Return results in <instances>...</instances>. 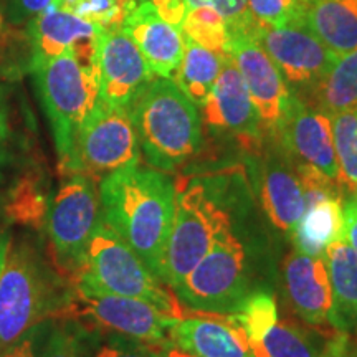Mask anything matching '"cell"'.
Segmentation results:
<instances>
[{"label":"cell","mask_w":357,"mask_h":357,"mask_svg":"<svg viewBox=\"0 0 357 357\" xmlns=\"http://www.w3.org/2000/svg\"><path fill=\"white\" fill-rule=\"evenodd\" d=\"M98 192L102 220L159 280L176 208V184L166 172L132 166L102 177Z\"/></svg>","instance_id":"cell-1"},{"label":"cell","mask_w":357,"mask_h":357,"mask_svg":"<svg viewBox=\"0 0 357 357\" xmlns=\"http://www.w3.org/2000/svg\"><path fill=\"white\" fill-rule=\"evenodd\" d=\"M71 296V281L50 266L29 238L12 242L0 273V351L30 329L61 319Z\"/></svg>","instance_id":"cell-2"},{"label":"cell","mask_w":357,"mask_h":357,"mask_svg":"<svg viewBox=\"0 0 357 357\" xmlns=\"http://www.w3.org/2000/svg\"><path fill=\"white\" fill-rule=\"evenodd\" d=\"M147 166L172 172L199 153L202 119L197 106L171 78L155 77L129 108Z\"/></svg>","instance_id":"cell-3"},{"label":"cell","mask_w":357,"mask_h":357,"mask_svg":"<svg viewBox=\"0 0 357 357\" xmlns=\"http://www.w3.org/2000/svg\"><path fill=\"white\" fill-rule=\"evenodd\" d=\"M73 281L101 291L151 303L172 318H184L181 301L147 270L134 250L105 220L98 222L83 265Z\"/></svg>","instance_id":"cell-4"},{"label":"cell","mask_w":357,"mask_h":357,"mask_svg":"<svg viewBox=\"0 0 357 357\" xmlns=\"http://www.w3.org/2000/svg\"><path fill=\"white\" fill-rule=\"evenodd\" d=\"M30 70L61 162L70 154L79 126L100 101L98 66L66 52L43 63L30 65Z\"/></svg>","instance_id":"cell-5"},{"label":"cell","mask_w":357,"mask_h":357,"mask_svg":"<svg viewBox=\"0 0 357 357\" xmlns=\"http://www.w3.org/2000/svg\"><path fill=\"white\" fill-rule=\"evenodd\" d=\"M225 231H230V218L202 185L176 184V208L160 263V283L176 288Z\"/></svg>","instance_id":"cell-6"},{"label":"cell","mask_w":357,"mask_h":357,"mask_svg":"<svg viewBox=\"0 0 357 357\" xmlns=\"http://www.w3.org/2000/svg\"><path fill=\"white\" fill-rule=\"evenodd\" d=\"M139 162V141L129 109L100 100L79 126L70 154L58 164L63 176L79 174L100 182L111 172Z\"/></svg>","instance_id":"cell-7"},{"label":"cell","mask_w":357,"mask_h":357,"mask_svg":"<svg viewBox=\"0 0 357 357\" xmlns=\"http://www.w3.org/2000/svg\"><path fill=\"white\" fill-rule=\"evenodd\" d=\"M100 220L96 181L79 174L66 176L48 207L47 234L56 270L70 281L83 265L89 240Z\"/></svg>","instance_id":"cell-8"},{"label":"cell","mask_w":357,"mask_h":357,"mask_svg":"<svg viewBox=\"0 0 357 357\" xmlns=\"http://www.w3.org/2000/svg\"><path fill=\"white\" fill-rule=\"evenodd\" d=\"M61 319L149 342L166 344L177 318L166 314L151 303L119 296L71 281V296Z\"/></svg>","instance_id":"cell-9"},{"label":"cell","mask_w":357,"mask_h":357,"mask_svg":"<svg viewBox=\"0 0 357 357\" xmlns=\"http://www.w3.org/2000/svg\"><path fill=\"white\" fill-rule=\"evenodd\" d=\"M174 291L194 312H235L250 294L242 243L225 231Z\"/></svg>","instance_id":"cell-10"},{"label":"cell","mask_w":357,"mask_h":357,"mask_svg":"<svg viewBox=\"0 0 357 357\" xmlns=\"http://www.w3.org/2000/svg\"><path fill=\"white\" fill-rule=\"evenodd\" d=\"M248 35L271 58L293 95L301 101L311 95L339 58L312 33L305 20L271 25L255 19Z\"/></svg>","instance_id":"cell-11"},{"label":"cell","mask_w":357,"mask_h":357,"mask_svg":"<svg viewBox=\"0 0 357 357\" xmlns=\"http://www.w3.org/2000/svg\"><path fill=\"white\" fill-rule=\"evenodd\" d=\"M227 55L231 58L260 116L265 136L280 144L294 95L271 58L248 33H231Z\"/></svg>","instance_id":"cell-12"},{"label":"cell","mask_w":357,"mask_h":357,"mask_svg":"<svg viewBox=\"0 0 357 357\" xmlns=\"http://www.w3.org/2000/svg\"><path fill=\"white\" fill-rule=\"evenodd\" d=\"M100 100L129 109L155 78L142 53L123 26L101 30L98 42Z\"/></svg>","instance_id":"cell-13"},{"label":"cell","mask_w":357,"mask_h":357,"mask_svg":"<svg viewBox=\"0 0 357 357\" xmlns=\"http://www.w3.org/2000/svg\"><path fill=\"white\" fill-rule=\"evenodd\" d=\"M200 109L204 121L217 131L252 144H258L265 136L247 84L230 56L223 58L220 75Z\"/></svg>","instance_id":"cell-14"},{"label":"cell","mask_w":357,"mask_h":357,"mask_svg":"<svg viewBox=\"0 0 357 357\" xmlns=\"http://www.w3.org/2000/svg\"><path fill=\"white\" fill-rule=\"evenodd\" d=\"M100 26L79 19L73 13L50 7L29 22L32 63L37 65L73 52L89 65L98 66Z\"/></svg>","instance_id":"cell-15"},{"label":"cell","mask_w":357,"mask_h":357,"mask_svg":"<svg viewBox=\"0 0 357 357\" xmlns=\"http://www.w3.org/2000/svg\"><path fill=\"white\" fill-rule=\"evenodd\" d=\"M280 144L284 153L294 155L300 162L311 164L341 185L331 116L328 113L294 96Z\"/></svg>","instance_id":"cell-16"},{"label":"cell","mask_w":357,"mask_h":357,"mask_svg":"<svg viewBox=\"0 0 357 357\" xmlns=\"http://www.w3.org/2000/svg\"><path fill=\"white\" fill-rule=\"evenodd\" d=\"M169 341L194 357H255L243 329L231 314L184 316L172 326Z\"/></svg>","instance_id":"cell-17"},{"label":"cell","mask_w":357,"mask_h":357,"mask_svg":"<svg viewBox=\"0 0 357 357\" xmlns=\"http://www.w3.org/2000/svg\"><path fill=\"white\" fill-rule=\"evenodd\" d=\"M123 29L137 45L155 77L172 79L184 55L182 30L167 24L149 0L136 3L124 20Z\"/></svg>","instance_id":"cell-18"},{"label":"cell","mask_w":357,"mask_h":357,"mask_svg":"<svg viewBox=\"0 0 357 357\" xmlns=\"http://www.w3.org/2000/svg\"><path fill=\"white\" fill-rule=\"evenodd\" d=\"M284 288L296 314L311 326L329 323L333 293L324 258L289 253L283 265Z\"/></svg>","instance_id":"cell-19"},{"label":"cell","mask_w":357,"mask_h":357,"mask_svg":"<svg viewBox=\"0 0 357 357\" xmlns=\"http://www.w3.org/2000/svg\"><path fill=\"white\" fill-rule=\"evenodd\" d=\"M324 263L333 293L329 323L339 333L357 328V253L344 236L326 248Z\"/></svg>","instance_id":"cell-20"},{"label":"cell","mask_w":357,"mask_h":357,"mask_svg":"<svg viewBox=\"0 0 357 357\" xmlns=\"http://www.w3.org/2000/svg\"><path fill=\"white\" fill-rule=\"evenodd\" d=\"M261 200L271 223L291 235L305 215L306 205L298 174L284 160H268L263 172Z\"/></svg>","instance_id":"cell-21"},{"label":"cell","mask_w":357,"mask_h":357,"mask_svg":"<svg viewBox=\"0 0 357 357\" xmlns=\"http://www.w3.org/2000/svg\"><path fill=\"white\" fill-rule=\"evenodd\" d=\"M303 20L337 56L357 47V0H306Z\"/></svg>","instance_id":"cell-22"},{"label":"cell","mask_w":357,"mask_h":357,"mask_svg":"<svg viewBox=\"0 0 357 357\" xmlns=\"http://www.w3.org/2000/svg\"><path fill=\"white\" fill-rule=\"evenodd\" d=\"M289 236L294 250L323 258L326 248L342 238V197H329L306 207L305 215Z\"/></svg>","instance_id":"cell-23"},{"label":"cell","mask_w":357,"mask_h":357,"mask_svg":"<svg viewBox=\"0 0 357 357\" xmlns=\"http://www.w3.org/2000/svg\"><path fill=\"white\" fill-rule=\"evenodd\" d=\"M223 58L225 56L207 50L184 37V55L172 82L197 108H202L213 83L217 82Z\"/></svg>","instance_id":"cell-24"},{"label":"cell","mask_w":357,"mask_h":357,"mask_svg":"<svg viewBox=\"0 0 357 357\" xmlns=\"http://www.w3.org/2000/svg\"><path fill=\"white\" fill-rule=\"evenodd\" d=\"M305 102L328 114L357 108V47L337 58Z\"/></svg>","instance_id":"cell-25"},{"label":"cell","mask_w":357,"mask_h":357,"mask_svg":"<svg viewBox=\"0 0 357 357\" xmlns=\"http://www.w3.org/2000/svg\"><path fill=\"white\" fill-rule=\"evenodd\" d=\"M329 116L339 167V182L344 190L357 194V108L339 111Z\"/></svg>","instance_id":"cell-26"},{"label":"cell","mask_w":357,"mask_h":357,"mask_svg":"<svg viewBox=\"0 0 357 357\" xmlns=\"http://www.w3.org/2000/svg\"><path fill=\"white\" fill-rule=\"evenodd\" d=\"M231 316L243 329L253 354L258 357L263 339L278 323V307H276L275 298L265 291L248 294L238 310L231 312Z\"/></svg>","instance_id":"cell-27"},{"label":"cell","mask_w":357,"mask_h":357,"mask_svg":"<svg viewBox=\"0 0 357 357\" xmlns=\"http://www.w3.org/2000/svg\"><path fill=\"white\" fill-rule=\"evenodd\" d=\"M181 30L184 37L190 38L200 47L222 56H229L227 48L231 37L230 29L220 13L213 10L212 7L190 8L182 22Z\"/></svg>","instance_id":"cell-28"},{"label":"cell","mask_w":357,"mask_h":357,"mask_svg":"<svg viewBox=\"0 0 357 357\" xmlns=\"http://www.w3.org/2000/svg\"><path fill=\"white\" fill-rule=\"evenodd\" d=\"M323 347L300 326L278 319L263 339L258 357H319Z\"/></svg>","instance_id":"cell-29"},{"label":"cell","mask_w":357,"mask_h":357,"mask_svg":"<svg viewBox=\"0 0 357 357\" xmlns=\"http://www.w3.org/2000/svg\"><path fill=\"white\" fill-rule=\"evenodd\" d=\"M83 328L88 357H164V344H149L123 334Z\"/></svg>","instance_id":"cell-30"},{"label":"cell","mask_w":357,"mask_h":357,"mask_svg":"<svg viewBox=\"0 0 357 357\" xmlns=\"http://www.w3.org/2000/svg\"><path fill=\"white\" fill-rule=\"evenodd\" d=\"M137 2L139 0H56L55 7L108 30L123 26Z\"/></svg>","instance_id":"cell-31"},{"label":"cell","mask_w":357,"mask_h":357,"mask_svg":"<svg viewBox=\"0 0 357 357\" xmlns=\"http://www.w3.org/2000/svg\"><path fill=\"white\" fill-rule=\"evenodd\" d=\"M61 321L53 326L38 357H88L84 328L77 321Z\"/></svg>","instance_id":"cell-32"},{"label":"cell","mask_w":357,"mask_h":357,"mask_svg":"<svg viewBox=\"0 0 357 357\" xmlns=\"http://www.w3.org/2000/svg\"><path fill=\"white\" fill-rule=\"evenodd\" d=\"M187 7H212L229 25L230 33H250L255 17L250 10L248 0H185Z\"/></svg>","instance_id":"cell-33"},{"label":"cell","mask_w":357,"mask_h":357,"mask_svg":"<svg viewBox=\"0 0 357 357\" xmlns=\"http://www.w3.org/2000/svg\"><path fill=\"white\" fill-rule=\"evenodd\" d=\"M248 6L257 20L271 25H284L303 20L306 0H248Z\"/></svg>","instance_id":"cell-34"},{"label":"cell","mask_w":357,"mask_h":357,"mask_svg":"<svg viewBox=\"0 0 357 357\" xmlns=\"http://www.w3.org/2000/svg\"><path fill=\"white\" fill-rule=\"evenodd\" d=\"M342 236L357 253V194L342 195Z\"/></svg>","instance_id":"cell-35"},{"label":"cell","mask_w":357,"mask_h":357,"mask_svg":"<svg viewBox=\"0 0 357 357\" xmlns=\"http://www.w3.org/2000/svg\"><path fill=\"white\" fill-rule=\"evenodd\" d=\"M45 333V323L30 329L25 336H22L19 341L13 342L12 346L0 351V357H38L37 356V342Z\"/></svg>","instance_id":"cell-36"},{"label":"cell","mask_w":357,"mask_h":357,"mask_svg":"<svg viewBox=\"0 0 357 357\" xmlns=\"http://www.w3.org/2000/svg\"><path fill=\"white\" fill-rule=\"evenodd\" d=\"M151 3L167 24L176 25L178 29H181L182 22L189 12L185 0H151Z\"/></svg>","instance_id":"cell-37"},{"label":"cell","mask_w":357,"mask_h":357,"mask_svg":"<svg viewBox=\"0 0 357 357\" xmlns=\"http://www.w3.org/2000/svg\"><path fill=\"white\" fill-rule=\"evenodd\" d=\"M13 17L17 20H32L40 13L56 6V0H10Z\"/></svg>","instance_id":"cell-38"},{"label":"cell","mask_w":357,"mask_h":357,"mask_svg":"<svg viewBox=\"0 0 357 357\" xmlns=\"http://www.w3.org/2000/svg\"><path fill=\"white\" fill-rule=\"evenodd\" d=\"M8 137V119H7V108L6 100H3L2 89H0V151H2L3 144H6Z\"/></svg>","instance_id":"cell-39"},{"label":"cell","mask_w":357,"mask_h":357,"mask_svg":"<svg viewBox=\"0 0 357 357\" xmlns=\"http://www.w3.org/2000/svg\"><path fill=\"white\" fill-rule=\"evenodd\" d=\"M10 243H12L10 235L0 234V273H2V268H3V263H6V257H7Z\"/></svg>","instance_id":"cell-40"},{"label":"cell","mask_w":357,"mask_h":357,"mask_svg":"<svg viewBox=\"0 0 357 357\" xmlns=\"http://www.w3.org/2000/svg\"><path fill=\"white\" fill-rule=\"evenodd\" d=\"M162 354H164V357H194V356L187 354V352H184L182 349H178V347L174 346L171 341H169L167 344H164Z\"/></svg>","instance_id":"cell-41"},{"label":"cell","mask_w":357,"mask_h":357,"mask_svg":"<svg viewBox=\"0 0 357 357\" xmlns=\"http://www.w3.org/2000/svg\"><path fill=\"white\" fill-rule=\"evenodd\" d=\"M6 68V37H3L2 24H0V75L3 73Z\"/></svg>","instance_id":"cell-42"},{"label":"cell","mask_w":357,"mask_h":357,"mask_svg":"<svg viewBox=\"0 0 357 357\" xmlns=\"http://www.w3.org/2000/svg\"><path fill=\"white\" fill-rule=\"evenodd\" d=\"M0 24H2V22H0Z\"/></svg>","instance_id":"cell-43"},{"label":"cell","mask_w":357,"mask_h":357,"mask_svg":"<svg viewBox=\"0 0 357 357\" xmlns=\"http://www.w3.org/2000/svg\"><path fill=\"white\" fill-rule=\"evenodd\" d=\"M149 2H151V0H149Z\"/></svg>","instance_id":"cell-44"}]
</instances>
